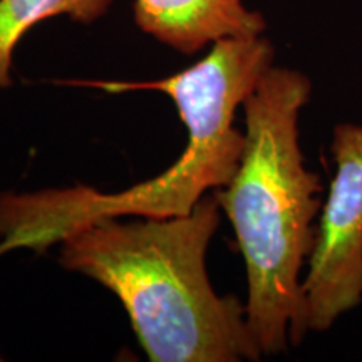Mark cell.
<instances>
[{"instance_id": "cell-1", "label": "cell", "mask_w": 362, "mask_h": 362, "mask_svg": "<svg viewBox=\"0 0 362 362\" xmlns=\"http://www.w3.org/2000/svg\"><path fill=\"white\" fill-rule=\"evenodd\" d=\"M274 45L264 34L218 40L188 69L158 81H66L106 93L160 90L173 99L187 126L185 151L168 170L119 193L76 185L35 193H0V255L29 248L42 252L101 218H170L192 214L211 189L237 173L245 131L233 126L237 110L274 66Z\"/></svg>"}, {"instance_id": "cell-2", "label": "cell", "mask_w": 362, "mask_h": 362, "mask_svg": "<svg viewBox=\"0 0 362 362\" xmlns=\"http://www.w3.org/2000/svg\"><path fill=\"white\" fill-rule=\"evenodd\" d=\"M220 210L205 194L188 215L101 218L67 235L59 260L119 298L149 361H259L247 307L218 296L206 274Z\"/></svg>"}, {"instance_id": "cell-3", "label": "cell", "mask_w": 362, "mask_h": 362, "mask_svg": "<svg viewBox=\"0 0 362 362\" xmlns=\"http://www.w3.org/2000/svg\"><path fill=\"white\" fill-rule=\"evenodd\" d=\"M312 83L272 66L243 101L245 148L228 185L215 189L247 269V322L264 356L287 349L302 309V269L315 242L322 183L305 166L298 117Z\"/></svg>"}, {"instance_id": "cell-4", "label": "cell", "mask_w": 362, "mask_h": 362, "mask_svg": "<svg viewBox=\"0 0 362 362\" xmlns=\"http://www.w3.org/2000/svg\"><path fill=\"white\" fill-rule=\"evenodd\" d=\"M330 149L336 176L302 279L300 317L291 334L296 346L362 304V126L337 124Z\"/></svg>"}, {"instance_id": "cell-5", "label": "cell", "mask_w": 362, "mask_h": 362, "mask_svg": "<svg viewBox=\"0 0 362 362\" xmlns=\"http://www.w3.org/2000/svg\"><path fill=\"white\" fill-rule=\"evenodd\" d=\"M134 21L144 34L181 54L267 30L265 17L245 0H134Z\"/></svg>"}, {"instance_id": "cell-6", "label": "cell", "mask_w": 362, "mask_h": 362, "mask_svg": "<svg viewBox=\"0 0 362 362\" xmlns=\"http://www.w3.org/2000/svg\"><path fill=\"white\" fill-rule=\"evenodd\" d=\"M112 0H0V89L12 86L13 51L39 22L69 17L81 24L101 19Z\"/></svg>"}, {"instance_id": "cell-7", "label": "cell", "mask_w": 362, "mask_h": 362, "mask_svg": "<svg viewBox=\"0 0 362 362\" xmlns=\"http://www.w3.org/2000/svg\"><path fill=\"white\" fill-rule=\"evenodd\" d=\"M0 361H2V359H0Z\"/></svg>"}]
</instances>
